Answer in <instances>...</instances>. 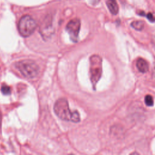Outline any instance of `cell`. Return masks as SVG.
Wrapping results in <instances>:
<instances>
[{
  "label": "cell",
  "instance_id": "6da1fadb",
  "mask_svg": "<svg viewBox=\"0 0 155 155\" xmlns=\"http://www.w3.org/2000/svg\"><path fill=\"white\" fill-rule=\"evenodd\" d=\"M54 111L55 114L62 120L71 121L73 123H79L80 116L77 111H72L69 109L68 102L66 99H59L55 104Z\"/></svg>",
  "mask_w": 155,
  "mask_h": 155
},
{
  "label": "cell",
  "instance_id": "7a4b0ae2",
  "mask_svg": "<svg viewBox=\"0 0 155 155\" xmlns=\"http://www.w3.org/2000/svg\"><path fill=\"white\" fill-rule=\"evenodd\" d=\"M16 67L21 73L27 78H33L37 76L39 67L37 64L30 59L22 60L16 63Z\"/></svg>",
  "mask_w": 155,
  "mask_h": 155
},
{
  "label": "cell",
  "instance_id": "3957f363",
  "mask_svg": "<svg viewBox=\"0 0 155 155\" xmlns=\"http://www.w3.org/2000/svg\"><path fill=\"white\" fill-rule=\"evenodd\" d=\"M37 22L30 15H26L21 17L19 21L18 29L20 35L23 37H28L35 32Z\"/></svg>",
  "mask_w": 155,
  "mask_h": 155
},
{
  "label": "cell",
  "instance_id": "277c9868",
  "mask_svg": "<svg viewBox=\"0 0 155 155\" xmlns=\"http://www.w3.org/2000/svg\"><path fill=\"white\" fill-rule=\"evenodd\" d=\"M90 61V79L93 87H95L102 75V59L98 55H93Z\"/></svg>",
  "mask_w": 155,
  "mask_h": 155
},
{
  "label": "cell",
  "instance_id": "5b68a950",
  "mask_svg": "<svg viewBox=\"0 0 155 155\" xmlns=\"http://www.w3.org/2000/svg\"><path fill=\"white\" fill-rule=\"evenodd\" d=\"M81 27V22L78 18L70 20L66 25V31L69 34L70 39L73 42H77Z\"/></svg>",
  "mask_w": 155,
  "mask_h": 155
},
{
  "label": "cell",
  "instance_id": "8992f818",
  "mask_svg": "<svg viewBox=\"0 0 155 155\" xmlns=\"http://www.w3.org/2000/svg\"><path fill=\"white\" fill-rule=\"evenodd\" d=\"M136 67L138 70L141 73H146L149 69V65L145 59L139 58L136 61Z\"/></svg>",
  "mask_w": 155,
  "mask_h": 155
},
{
  "label": "cell",
  "instance_id": "52a82bcc",
  "mask_svg": "<svg viewBox=\"0 0 155 155\" xmlns=\"http://www.w3.org/2000/svg\"><path fill=\"white\" fill-rule=\"evenodd\" d=\"M106 4L109 11L111 14L116 15L118 13L119 6L116 0H108L106 3Z\"/></svg>",
  "mask_w": 155,
  "mask_h": 155
},
{
  "label": "cell",
  "instance_id": "ba28073f",
  "mask_svg": "<svg viewBox=\"0 0 155 155\" xmlns=\"http://www.w3.org/2000/svg\"><path fill=\"white\" fill-rule=\"evenodd\" d=\"M131 26L136 30L141 31L144 29L145 27V23L143 21H135L131 23Z\"/></svg>",
  "mask_w": 155,
  "mask_h": 155
},
{
  "label": "cell",
  "instance_id": "9c48e42d",
  "mask_svg": "<svg viewBox=\"0 0 155 155\" xmlns=\"http://www.w3.org/2000/svg\"><path fill=\"white\" fill-rule=\"evenodd\" d=\"M145 103L147 106L149 107L153 106L154 104V101L153 97L151 95H149V94L146 95L145 97Z\"/></svg>",
  "mask_w": 155,
  "mask_h": 155
},
{
  "label": "cell",
  "instance_id": "30bf717a",
  "mask_svg": "<svg viewBox=\"0 0 155 155\" xmlns=\"http://www.w3.org/2000/svg\"><path fill=\"white\" fill-rule=\"evenodd\" d=\"M1 90L2 93L5 94V95H8V94H10L11 93V89L10 87L6 84H4L2 85Z\"/></svg>",
  "mask_w": 155,
  "mask_h": 155
},
{
  "label": "cell",
  "instance_id": "8fae6325",
  "mask_svg": "<svg viewBox=\"0 0 155 155\" xmlns=\"http://www.w3.org/2000/svg\"><path fill=\"white\" fill-rule=\"evenodd\" d=\"M147 19L151 21V22H154L155 21V19H154V17L153 16V14L151 13H149L147 15Z\"/></svg>",
  "mask_w": 155,
  "mask_h": 155
}]
</instances>
